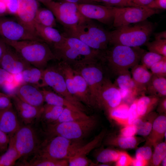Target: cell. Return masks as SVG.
<instances>
[{"label":"cell","instance_id":"obj_48","mask_svg":"<svg viewBox=\"0 0 166 166\" xmlns=\"http://www.w3.org/2000/svg\"><path fill=\"white\" fill-rule=\"evenodd\" d=\"M135 99L129 106L128 111V124H132L134 121L139 117L137 110V101Z\"/></svg>","mask_w":166,"mask_h":166},{"label":"cell","instance_id":"obj_31","mask_svg":"<svg viewBox=\"0 0 166 166\" xmlns=\"http://www.w3.org/2000/svg\"><path fill=\"white\" fill-rule=\"evenodd\" d=\"M159 101V97L143 96L137 101V110L139 117L146 116L153 110Z\"/></svg>","mask_w":166,"mask_h":166},{"label":"cell","instance_id":"obj_43","mask_svg":"<svg viewBox=\"0 0 166 166\" xmlns=\"http://www.w3.org/2000/svg\"><path fill=\"white\" fill-rule=\"evenodd\" d=\"M154 152L152 155V162L155 166H158L166 157V144L162 142L159 143L155 147Z\"/></svg>","mask_w":166,"mask_h":166},{"label":"cell","instance_id":"obj_59","mask_svg":"<svg viewBox=\"0 0 166 166\" xmlns=\"http://www.w3.org/2000/svg\"><path fill=\"white\" fill-rule=\"evenodd\" d=\"M7 12L6 5L3 1H0V16H2Z\"/></svg>","mask_w":166,"mask_h":166},{"label":"cell","instance_id":"obj_60","mask_svg":"<svg viewBox=\"0 0 166 166\" xmlns=\"http://www.w3.org/2000/svg\"><path fill=\"white\" fill-rule=\"evenodd\" d=\"M7 45L0 39V58L4 53Z\"/></svg>","mask_w":166,"mask_h":166},{"label":"cell","instance_id":"obj_4","mask_svg":"<svg viewBox=\"0 0 166 166\" xmlns=\"http://www.w3.org/2000/svg\"><path fill=\"white\" fill-rule=\"evenodd\" d=\"M2 41L14 49L30 65L38 68L43 69L49 61L56 59L49 45L42 41Z\"/></svg>","mask_w":166,"mask_h":166},{"label":"cell","instance_id":"obj_32","mask_svg":"<svg viewBox=\"0 0 166 166\" xmlns=\"http://www.w3.org/2000/svg\"><path fill=\"white\" fill-rule=\"evenodd\" d=\"M114 84L118 89L128 90L135 96L139 92L129 71L120 73L117 76Z\"/></svg>","mask_w":166,"mask_h":166},{"label":"cell","instance_id":"obj_16","mask_svg":"<svg viewBox=\"0 0 166 166\" xmlns=\"http://www.w3.org/2000/svg\"><path fill=\"white\" fill-rule=\"evenodd\" d=\"M80 13L85 18L96 20L105 25H113L114 19L113 7L94 3L78 4Z\"/></svg>","mask_w":166,"mask_h":166},{"label":"cell","instance_id":"obj_27","mask_svg":"<svg viewBox=\"0 0 166 166\" xmlns=\"http://www.w3.org/2000/svg\"><path fill=\"white\" fill-rule=\"evenodd\" d=\"M44 69L31 66L25 69L20 74L23 83L32 84L38 87H42Z\"/></svg>","mask_w":166,"mask_h":166},{"label":"cell","instance_id":"obj_52","mask_svg":"<svg viewBox=\"0 0 166 166\" xmlns=\"http://www.w3.org/2000/svg\"><path fill=\"white\" fill-rule=\"evenodd\" d=\"M14 75L0 67V88L6 82L14 79Z\"/></svg>","mask_w":166,"mask_h":166},{"label":"cell","instance_id":"obj_24","mask_svg":"<svg viewBox=\"0 0 166 166\" xmlns=\"http://www.w3.org/2000/svg\"><path fill=\"white\" fill-rule=\"evenodd\" d=\"M132 68V78L136 83L139 92L146 91L152 74L142 65L137 64Z\"/></svg>","mask_w":166,"mask_h":166},{"label":"cell","instance_id":"obj_6","mask_svg":"<svg viewBox=\"0 0 166 166\" xmlns=\"http://www.w3.org/2000/svg\"><path fill=\"white\" fill-rule=\"evenodd\" d=\"M84 144L82 140H71L60 136L47 138L41 143L34 158L68 160Z\"/></svg>","mask_w":166,"mask_h":166},{"label":"cell","instance_id":"obj_21","mask_svg":"<svg viewBox=\"0 0 166 166\" xmlns=\"http://www.w3.org/2000/svg\"><path fill=\"white\" fill-rule=\"evenodd\" d=\"M20 126L13 106L0 109V129L10 137L14 134Z\"/></svg>","mask_w":166,"mask_h":166},{"label":"cell","instance_id":"obj_46","mask_svg":"<svg viewBox=\"0 0 166 166\" xmlns=\"http://www.w3.org/2000/svg\"><path fill=\"white\" fill-rule=\"evenodd\" d=\"M153 75L166 77V59L159 61L152 65L150 69Z\"/></svg>","mask_w":166,"mask_h":166},{"label":"cell","instance_id":"obj_57","mask_svg":"<svg viewBox=\"0 0 166 166\" xmlns=\"http://www.w3.org/2000/svg\"><path fill=\"white\" fill-rule=\"evenodd\" d=\"M155 39H166V31L164 30L154 34Z\"/></svg>","mask_w":166,"mask_h":166},{"label":"cell","instance_id":"obj_58","mask_svg":"<svg viewBox=\"0 0 166 166\" xmlns=\"http://www.w3.org/2000/svg\"><path fill=\"white\" fill-rule=\"evenodd\" d=\"M161 101L158 108L159 111L166 112V97Z\"/></svg>","mask_w":166,"mask_h":166},{"label":"cell","instance_id":"obj_23","mask_svg":"<svg viewBox=\"0 0 166 166\" xmlns=\"http://www.w3.org/2000/svg\"><path fill=\"white\" fill-rule=\"evenodd\" d=\"M166 131V116H159L153 121L152 129L148 135L146 143L155 147L164 137Z\"/></svg>","mask_w":166,"mask_h":166},{"label":"cell","instance_id":"obj_40","mask_svg":"<svg viewBox=\"0 0 166 166\" xmlns=\"http://www.w3.org/2000/svg\"><path fill=\"white\" fill-rule=\"evenodd\" d=\"M119 153L120 151L111 149H104L97 154L96 160L101 163L116 162L118 159Z\"/></svg>","mask_w":166,"mask_h":166},{"label":"cell","instance_id":"obj_36","mask_svg":"<svg viewBox=\"0 0 166 166\" xmlns=\"http://www.w3.org/2000/svg\"><path fill=\"white\" fill-rule=\"evenodd\" d=\"M55 18L49 9L39 8L36 14L35 23L45 26L54 27L56 25Z\"/></svg>","mask_w":166,"mask_h":166},{"label":"cell","instance_id":"obj_42","mask_svg":"<svg viewBox=\"0 0 166 166\" xmlns=\"http://www.w3.org/2000/svg\"><path fill=\"white\" fill-rule=\"evenodd\" d=\"M145 44L149 51L166 57V39H155Z\"/></svg>","mask_w":166,"mask_h":166},{"label":"cell","instance_id":"obj_39","mask_svg":"<svg viewBox=\"0 0 166 166\" xmlns=\"http://www.w3.org/2000/svg\"><path fill=\"white\" fill-rule=\"evenodd\" d=\"M145 118L143 120L140 117L136 119L133 122L136 128V134L143 136L149 135L152 128L153 121L155 118Z\"/></svg>","mask_w":166,"mask_h":166},{"label":"cell","instance_id":"obj_13","mask_svg":"<svg viewBox=\"0 0 166 166\" xmlns=\"http://www.w3.org/2000/svg\"><path fill=\"white\" fill-rule=\"evenodd\" d=\"M0 39L2 40L14 41H42L30 33L17 20L3 16H0Z\"/></svg>","mask_w":166,"mask_h":166},{"label":"cell","instance_id":"obj_10","mask_svg":"<svg viewBox=\"0 0 166 166\" xmlns=\"http://www.w3.org/2000/svg\"><path fill=\"white\" fill-rule=\"evenodd\" d=\"M113 10L112 25L116 28L144 21L158 13L146 6L113 7Z\"/></svg>","mask_w":166,"mask_h":166},{"label":"cell","instance_id":"obj_51","mask_svg":"<svg viewBox=\"0 0 166 166\" xmlns=\"http://www.w3.org/2000/svg\"><path fill=\"white\" fill-rule=\"evenodd\" d=\"M121 135L125 137L133 136L136 134V128L133 124L125 126L121 130Z\"/></svg>","mask_w":166,"mask_h":166},{"label":"cell","instance_id":"obj_22","mask_svg":"<svg viewBox=\"0 0 166 166\" xmlns=\"http://www.w3.org/2000/svg\"><path fill=\"white\" fill-rule=\"evenodd\" d=\"M37 36L42 41L53 46L60 42L63 36L54 27L45 26L35 23Z\"/></svg>","mask_w":166,"mask_h":166},{"label":"cell","instance_id":"obj_15","mask_svg":"<svg viewBox=\"0 0 166 166\" xmlns=\"http://www.w3.org/2000/svg\"><path fill=\"white\" fill-rule=\"evenodd\" d=\"M17 2L15 14L17 20L30 33L38 37L35 28V18L39 8L38 2L37 0H17Z\"/></svg>","mask_w":166,"mask_h":166},{"label":"cell","instance_id":"obj_5","mask_svg":"<svg viewBox=\"0 0 166 166\" xmlns=\"http://www.w3.org/2000/svg\"><path fill=\"white\" fill-rule=\"evenodd\" d=\"M134 24L110 32L109 45L140 47L145 44L154 30V24L147 19Z\"/></svg>","mask_w":166,"mask_h":166},{"label":"cell","instance_id":"obj_50","mask_svg":"<svg viewBox=\"0 0 166 166\" xmlns=\"http://www.w3.org/2000/svg\"><path fill=\"white\" fill-rule=\"evenodd\" d=\"M12 107L10 97L9 95L0 92V109Z\"/></svg>","mask_w":166,"mask_h":166},{"label":"cell","instance_id":"obj_17","mask_svg":"<svg viewBox=\"0 0 166 166\" xmlns=\"http://www.w3.org/2000/svg\"><path fill=\"white\" fill-rule=\"evenodd\" d=\"M30 66L31 65L14 49L7 45L6 49L0 58V67L12 74L16 75L20 74Z\"/></svg>","mask_w":166,"mask_h":166},{"label":"cell","instance_id":"obj_62","mask_svg":"<svg viewBox=\"0 0 166 166\" xmlns=\"http://www.w3.org/2000/svg\"><path fill=\"white\" fill-rule=\"evenodd\" d=\"M38 2L42 3L43 4L46 2L50 0H37Z\"/></svg>","mask_w":166,"mask_h":166},{"label":"cell","instance_id":"obj_9","mask_svg":"<svg viewBox=\"0 0 166 166\" xmlns=\"http://www.w3.org/2000/svg\"><path fill=\"white\" fill-rule=\"evenodd\" d=\"M43 4L65 29L75 27L85 18L79 12L76 3L50 0Z\"/></svg>","mask_w":166,"mask_h":166},{"label":"cell","instance_id":"obj_54","mask_svg":"<svg viewBox=\"0 0 166 166\" xmlns=\"http://www.w3.org/2000/svg\"><path fill=\"white\" fill-rule=\"evenodd\" d=\"M148 162L144 160L133 158L131 164L133 166H144L148 164Z\"/></svg>","mask_w":166,"mask_h":166},{"label":"cell","instance_id":"obj_35","mask_svg":"<svg viewBox=\"0 0 166 166\" xmlns=\"http://www.w3.org/2000/svg\"><path fill=\"white\" fill-rule=\"evenodd\" d=\"M64 108L46 103L43 105L40 118L47 124L53 123L57 120Z\"/></svg>","mask_w":166,"mask_h":166},{"label":"cell","instance_id":"obj_28","mask_svg":"<svg viewBox=\"0 0 166 166\" xmlns=\"http://www.w3.org/2000/svg\"><path fill=\"white\" fill-rule=\"evenodd\" d=\"M151 96L164 97L166 96L165 77L153 75L148 85L146 90Z\"/></svg>","mask_w":166,"mask_h":166},{"label":"cell","instance_id":"obj_8","mask_svg":"<svg viewBox=\"0 0 166 166\" xmlns=\"http://www.w3.org/2000/svg\"><path fill=\"white\" fill-rule=\"evenodd\" d=\"M100 60L80 63L73 69L79 73L86 81L90 96L91 107H93L105 78Z\"/></svg>","mask_w":166,"mask_h":166},{"label":"cell","instance_id":"obj_38","mask_svg":"<svg viewBox=\"0 0 166 166\" xmlns=\"http://www.w3.org/2000/svg\"><path fill=\"white\" fill-rule=\"evenodd\" d=\"M20 165L26 166H68L69 163L67 159L34 158L30 162L25 161Z\"/></svg>","mask_w":166,"mask_h":166},{"label":"cell","instance_id":"obj_2","mask_svg":"<svg viewBox=\"0 0 166 166\" xmlns=\"http://www.w3.org/2000/svg\"><path fill=\"white\" fill-rule=\"evenodd\" d=\"M103 51L102 63L109 71L117 76L138 64L144 50L140 47H131L121 45H112Z\"/></svg>","mask_w":166,"mask_h":166},{"label":"cell","instance_id":"obj_1","mask_svg":"<svg viewBox=\"0 0 166 166\" xmlns=\"http://www.w3.org/2000/svg\"><path fill=\"white\" fill-rule=\"evenodd\" d=\"M52 46L56 59L73 65L100 60L103 52L92 49L76 38L64 36L60 42Z\"/></svg>","mask_w":166,"mask_h":166},{"label":"cell","instance_id":"obj_55","mask_svg":"<svg viewBox=\"0 0 166 166\" xmlns=\"http://www.w3.org/2000/svg\"><path fill=\"white\" fill-rule=\"evenodd\" d=\"M136 6H146L153 0H131Z\"/></svg>","mask_w":166,"mask_h":166},{"label":"cell","instance_id":"obj_19","mask_svg":"<svg viewBox=\"0 0 166 166\" xmlns=\"http://www.w3.org/2000/svg\"><path fill=\"white\" fill-rule=\"evenodd\" d=\"M17 113L26 124H29L38 118H40L43 106L38 107L26 103L20 99L15 94L10 96Z\"/></svg>","mask_w":166,"mask_h":166},{"label":"cell","instance_id":"obj_33","mask_svg":"<svg viewBox=\"0 0 166 166\" xmlns=\"http://www.w3.org/2000/svg\"><path fill=\"white\" fill-rule=\"evenodd\" d=\"M20 158V155L15 147L12 136H10L7 150L0 156V166L14 165L16 160Z\"/></svg>","mask_w":166,"mask_h":166},{"label":"cell","instance_id":"obj_20","mask_svg":"<svg viewBox=\"0 0 166 166\" xmlns=\"http://www.w3.org/2000/svg\"><path fill=\"white\" fill-rule=\"evenodd\" d=\"M38 86L23 83L15 91V94L21 100L32 105L41 107L44 102L42 90Z\"/></svg>","mask_w":166,"mask_h":166},{"label":"cell","instance_id":"obj_34","mask_svg":"<svg viewBox=\"0 0 166 166\" xmlns=\"http://www.w3.org/2000/svg\"><path fill=\"white\" fill-rule=\"evenodd\" d=\"M129 108V106L127 103H121L109 111L107 113L111 119L125 126L128 125Z\"/></svg>","mask_w":166,"mask_h":166},{"label":"cell","instance_id":"obj_12","mask_svg":"<svg viewBox=\"0 0 166 166\" xmlns=\"http://www.w3.org/2000/svg\"><path fill=\"white\" fill-rule=\"evenodd\" d=\"M12 136L20 158L34 154L41 143L35 130L28 124L21 125Z\"/></svg>","mask_w":166,"mask_h":166},{"label":"cell","instance_id":"obj_11","mask_svg":"<svg viewBox=\"0 0 166 166\" xmlns=\"http://www.w3.org/2000/svg\"><path fill=\"white\" fill-rule=\"evenodd\" d=\"M43 87L49 86L55 92L61 96L83 112L85 109L82 103L71 94L68 91L64 78L57 67L44 69Z\"/></svg>","mask_w":166,"mask_h":166},{"label":"cell","instance_id":"obj_37","mask_svg":"<svg viewBox=\"0 0 166 166\" xmlns=\"http://www.w3.org/2000/svg\"><path fill=\"white\" fill-rule=\"evenodd\" d=\"M90 116L86 114L85 112H77L65 108L57 120L53 123L49 124H56L82 120L88 119Z\"/></svg>","mask_w":166,"mask_h":166},{"label":"cell","instance_id":"obj_45","mask_svg":"<svg viewBox=\"0 0 166 166\" xmlns=\"http://www.w3.org/2000/svg\"><path fill=\"white\" fill-rule=\"evenodd\" d=\"M152 151L151 148L145 146L138 148L135 153V158L137 159L148 161L152 157Z\"/></svg>","mask_w":166,"mask_h":166},{"label":"cell","instance_id":"obj_56","mask_svg":"<svg viewBox=\"0 0 166 166\" xmlns=\"http://www.w3.org/2000/svg\"><path fill=\"white\" fill-rule=\"evenodd\" d=\"M60 2H69L81 4L83 3H94L91 0H60Z\"/></svg>","mask_w":166,"mask_h":166},{"label":"cell","instance_id":"obj_41","mask_svg":"<svg viewBox=\"0 0 166 166\" xmlns=\"http://www.w3.org/2000/svg\"><path fill=\"white\" fill-rule=\"evenodd\" d=\"M165 59H166V57L159 54L150 51H144L142 55L140 61L141 65L149 69L155 63Z\"/></svg>","mask_w":166,"mask_h":166},{"label":"cell","instance_id":"obj_7","mask_svg":"<svg viewBox=\"0 0 166 166\" xmlns=\"http://www.w3.org/2000/svg\"><path fill=\"white\" fill-rule=\"evenodd\" d=\"M97 119L90 116L88 119L78 121L47 124L45 133L49 138L60 136L73 140H81L89 135L96 127Z\"/></svg>","mask_w":166,"mask_h":166},{"label":"cell","instance_id":"obj_25","mask_svg":"<svg viewBox=\"0 0 166 166\" xmlns=\"http://www.w3.org/2000/svg\"><path fill=\"white\" fill-rule=\"evenodd\" d=\"M74 70L76 89L75 97L82 103L91 107L90 94L87 84L81 75Z\"/></svg>","mask_w":166,"mask_h":166},{"label":"cell","instance_id":"obj_3","mask_svg":"<svg viewBox=\"0 0 166 166\" xmlns=\"http://www.w3.org/2000/svg\"><path fill=\"white\" fill-rule=\"evenodd\" d=\"M65 30L64 36L78 39L92 49L104 51L108 48L110 32L92 19L85 18L75 27Z\"/></svg>","mask_w":166,"mask_h":166},{"label":"cell","instance_id":"obj_30","mask_svg":"<svg viewBox=\"0 0 166 166\" xmlns=\"http://www.w3.org/2000/svg\"><path fill=\"white\" fill-rule=\"evenodd\" d=\"M140 140L133 136L125 137L120 135L117 136H110L105 140V143L108 145L116 146L124 149L135 148Z\"/></svg>","mask_w":166,"mask_h":166},{"label":"cell","instance_id":"obj_44","mask_svg":"<svg viewBox=\"0 0 166 166\" xmlns=\"http://www.w3.org/2000/svg\"><path fill=\"white\" fill-rule=\"evenodd\" d=\"M94 3H100L101 5L112 7H124L137 6L131 0H91Z\"/></svg>","mask_w":166,"mask_h":166},{"label":"cell","instance_id":"obj_53","mask_svg":"<svg viewBox=\"0 0 166 166\" xmlns=\"http://www.w3.org/2000/svg\"><path fill=\"white\" fill-rule=\"evenodd\" d=\"M147 7L154 10H165L166 0H153L146 6Z\"/></svg>","mask_w":166,"mask_h":166},{"label":"cell","instance_id":"obj_61","mask_svg":"<svg viewBox=\"0 0 166 166\" xmlns=\"http://www.w3.org/2000/svg\"><path fill=\"white\" fill-rule=\"evenodd\" d=\"M163 166H166V157H165L162 160L161 163Z\"/></svg>","mask_w":166,"mask_h":166},{"label":"cell","instance_id":"obj_29","mask_svg":"<svg viewBox=\"0 0 166 166\" xmlns=\"http://www.w3.org/2000/svg\"><path fill=\"white\" fill-rule=\"evenodd\" d=\"M56 67L62 75L68 91L75 97L76 89L73 68L69 64L62 61Z\"/></svg>","mask_w":166,"mask_h":166},{"label":"cell","instance_id":"obj_26","mask_svg":"<svg viewBox=\"0 0 166 166\" xmlns=\"http://www.w3.org/2000/svg\"><path fill=\"white\" fill-rule=\"evenodd\" d=\"M44 102L46 103L66 108L77 112H83L61 96L49 90L43 89Z\"/></svg>","mask_w":166,"mask_h":166},{"label":"cell","instance_id":"obj_18","mask_svg":"<svg viewBox=\"0 0 166 166\" xmlns=\"http://www.w3.org/2000/svg\"><path fill=\"white\" fill-rule=\"evenodd\" d=\"M105 133V130H102L92 140L80 147L74 155L68 159L69 166H92L93 163L88 158L87 156L100 144Z\"/></svg>","mask_w":166,"mask_h":166},{"label":"cell","instance_id":"obj_14","mask_svg":"<svg viewBox=\"0 0 166 166\" xmlns=\"http://www.w3.org/2000/svg\"><path fill=\"white\" fill-rule=\"evenodd\" d=\"M122 101L118 89L109 79L105 78L93 107L104 110L107 113Z\"/></svg>","mask_w":166,"mask_h":166},{"label":"cell","instance_id":"obj_47","mask_svg":"<svg viewBox=\"0 0 166 166\" xmlns=\"http://www.w3.org/2000/svg\"><path fill=\"white\" fill-rule=\"evenodd\" d=\"M132 159L126 152L120 151L119 157L116 162V165L117 166L131 165Z\"/></svg>","mask_w":166,"mask_h":166},{"label":"cell","instance_id":"obj_49","mask_svg":"<svg viewBox=\"0 0 166 166\" xmlns=\"http://www.w3.org/2000/svg\"><path fill=\"white\" fill-rule=\"evenodd\" d=\"M10 140L9 136L0 129V152H3L6 151Z\"/></svg>","mask_w":166,"mask_h":166}]
</instances>
